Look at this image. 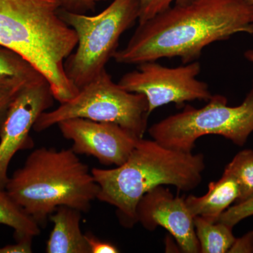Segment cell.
<instances>
[{
    "label": "cell",
    "mask_w": 253,
    "mask_h": 253,
    "mask_svg": "<svg viewBox=\"0 0 253 253\" xmlns=\"http://www.w3.org/2000/svg\"><path fill=\"white\" fill-rule=\"evenodd\" d=\"M240 33L253 35V7L245 0H192L174 4L139 23L116 63L139 65L179 58L183 64L197 61L203 50Z\"/></svg>",
    "instance_id": "obj_1"
},
{
    "label": "cell",
    "mask_w": 253,
    "mask_h": 253,
    "mask_svg": "<svg viewBox=\"0 0 253 253\" xmlns=\"http://www.w3.org/2000/svg\"><path fill=\"white\" fill-rule=\"evenodd\" d=\"M60 9L55 0H0V45L29 61L62 104L79 90L65 71V61L77 46V35Z\"/></svg>",
    "instance_id": "obj_2"
},
{
    "label": "cell",
    "mask_w": 253,
    "mask_h": 253,
    "mask_svg": "<svg viewBox=\"0 0 253 253\" xmlns=\"http://www.w3.org/2000/svg\"><path fill=\"white\" fill-rule=\"evenodd\" d=\"M205 168L204 154L168 149L142 138L121 166L91 171L99 186L97 199L114 206L121 224L132 228L137 223L138 203L148 191L164 185L184 191L196 189Z\"/></svg>",
    "instance_id": "obj_3"
},
{
    "label": "cell",
    "mask_w": 253,
    "mask_h": 253,
    "mask_svg": "<svg viewBox=\"0 0 253 253\" xmlns=\"http://www.w3.org/2000/svg\"><path fill=\"white\" fill-rule=\"evenodd\" d=\"M6 192L40 226L60 206L88 212L99 186L72 149H36L15 171Z\"/></svg>",
    "instance_id": "obj_4"
},
{
    "label": "cell",
    "mask_w": 253,
    "mask_h": 253,
    "mask_svg": "<svg viewBox=\"0 0 253 253\" xmlns=\"http://www.w3.org/2000/svg\"><path fill=\"white\" fill-rule=\"evenodd\" d=\"M139 12V0H113L94 16L60 9L63 21L77 35L76 51L65 61V71L78 90L106 69L120 38L138 21Z\"/></svg>",
    "instance_id": "obj_5"
},
{
    "label": "cell",
    "mask_w": 253,
    "mask_h": 253,
    "mask_svg": "<svg viewBox=\"0 0 253 253\" xmlns=\"http://www.w3.org/2000/svg\"><path fill=\"white\" fill-rule=\"evenodd\" d=\"M253 132V85L242 104L228 106L226 96L212 95L204 107L186 105L149 129L150 136L168 149L192 152L201 136L215 134L242 146Z\"/></svg>",
    "instance_id": "obj_6"
},
{
    "label": "cell",
    "mask_w": 253,
    "mask_h": 253,
    "mask_svg": "<svg viewBox=\"0 0 253 253\" xmlns=\"http://www.w3.org/2000/svg\"><path fill=\"white\" fill-rule=\"evenodd\" d=\"M149 105L142 94L129 92L114 83L106 69L81 88L74 98L42 113L33 129L46 130L71 118L111 123L143 138L148 126Z\"/></svg>",
    "instance_id": "obj_7"
},
{
    "label": "cell",
    "mask_w": 253,
    "mask_h": 253,
    "mask_svg": "<svg viewBox=\"0 0 253 253\" xmlns=\"http://www.w3.org/2000/svg\"><path fill=\"white\" fill-rule=\"evenodd\" d=\"M201 70L197 61L175 68L148 61L123 75L118 84L129 92L144 94L150 115L164 105L173 103L181 107L188 101L211 99L212 94L207 83L196 78Z\"/></svg>",
    "instance_id": "obj_8"
},
{
    "label": "cell",
    "mask_w": 253,
    "mask_h": 253,
    "mask_svg": "<svg viewBox=\"0 0 253 253\" xmlns=\"http://www.w3.org/2000/svg\"><path fill=\"white\" fill-rule=\"evenodd\" d=\"M54 99L45 78L23 86L15 97L0 132V189H5L9 180L8 168L15 154L34 146L30 132Z\"/></svg>",
    "instance_id": "obj_9"
},
{
    "label": "cell",
    "mask_w": 253,
    "mask_h": 253,
    "mask_svg": "<svg viewBox=\"0 0 253 253\" xmlns=\"http://www.w3.org/2000/svg\"><path fill=\"white\" fill-rule=\"evenodd\" d=\"M57 126L63 137L73 141L76 154L93 156L104 166H121L142 139L115 123L84 118H71Z\"/></svg>",
    "instance_id": "obj_10"
},
{
    "label": "cell",
    "mask_w": 253,
    "mask_h": 253,
    "mask_svg": "<svg viewBox=\"0 0 253 253\" xmlns=\"http://www.w3.org/2000/svg\"><path fill=\"white\" fill-rule=\"evenodd\" d=\"M136 219L147 230L154 231L158 226L165 228L182 252L200 253L194 217L186 206L185 199L174 196L168 188L158 186L148 191L138 203Z\"/></svg>",
    "instance_id": "obj_11"
},
{
    "label": "cell",
    "mask_w": 253,
    "mask_h": 253,
    "mask_svg": "<svg viewBox=\"0 0 253 253\" xmlns=\"http://www.w3.org/2000/svg\"><path fill=\"white\" fill-rule=\"evenodd\" d=\"M81 211L60 206L49 216L54 224L46 243L47 253H90L85 234L81 229Z\"/></svg>",
    "instance_id": "obj_12"
},
{
    "label": "cell",
    "mask_w": 253,
    "mask_h": 253,
    "mask_svg": "<svg viewBox=\"0 0 253 253\" xmlns=\"http://www.w3.org/2000/svg\"><path fill=\"white\" fill-rule=\"evenodd\" d=\"M240 194L239 184L235 178L223 173L220 179L210 183L204 196L197 197L190 195L186 198L185 202L194 217L200 216L215 223L233 203L237 202Z\"/></svg>",
    "instance_id": "obj_13"
},
{
    "label": "cell",
    "mask_w": 253,
    "mask_h": 253,
    "mask_svg": "<svg viewBox=\"0 0 253 253\" xmlns=\"http://www.w3.org/2000/svg\"><path fill=\"white\" fill-rule=\"evenodd\" d=\"M44 76L14 50L0 45V84L24 86Z\"/></svg>",
    "instance_id": "obj_14"
},
{
    "label": "cell",
    "mask_w": 253,
    "mask_h": 253,
    "mask_svg": "<svg viewBox=\"0 0 253 253\" xmlns=\"http://www.w3.org/2000/svg\"><path fill=\"white\" fill-rule=\"evenodd\" d=\"M194 222L200 253L229 252L236 240L233 234V228L220 221L211 222L200 216L194 217Z\"/></svg>",
    "instance_id": "obj_15"
},
{
    "label": "cell",
    "mask_w": 253,
    "mask_h": 253,
    "mask_svg": "<svg viewBox=\"0 0 253 253\" xmlns=\"http://www.w3.org/2000/svg\"><path fill=\"white\" fill-rule=\"evenodd\" d=\"M0 224L13 229L16 241L41 234L39 224L16 204L5 189H0Z\"/></svg>",
    "instance_id": "obj_16"
},
{
    "label": "cell",
    "mask_w": 253,
    "mask_h": 253,
    "mask_svg": "<svg viewBox=\"0 0 253 253\" xmlns=\"http://www.w3.org/2000/svg\"><path fill=\"white\" fill-rule=\"evenodd\" d=\"M224 173L234 176L240 186L238 202L245 201L253 195V151L243 150L226 165Z\"/></svg>",
    "instance_id": "obj_17"
},
{
    "label": "cell",
    "mask_w": 253,
    "mask_h": 253,
    "mask_svg": "<svg viewBox=\"0 0 253 253\" xmlns=\"http://www.w3.org/2000/svg\"><path fill=\"white\" fill-rule=\"evenodd\" d=\"M253 216V195L245 201L231 206L221 214L219 221L234 228L246 218Z\"/></svg>",
    "instance_id": "obj_18"
},
{
    "label": "cell",
    "mask_w": 253,
    "mask_h": 253,
    "mask_svg": "<svg viewBox=\"0 0 253 253\" xmlns=\"http://www.w3.org/2000/svg\"><path fill=\"white\" fill-rule=\"evenodd\" d=\"M192 0H139L138 22L142 23L174 4H185Z\"/></svg>",
    "instance_id": "obj_19"
},
{
    "label": "cell",
    "mask_w": 253,
    "mask_h": 253,
    "mask_svg": "<svg viewBox=\"0 0 253 253\" xmlns=\"http://www.w3.org/2000/svg\"><path fill=\"white\" fill-rule=\"evenodd\" d=\"M23 86L0 84V132L10 106Z\"/></svg>",
    "instance_id": "obj_20"
},
{
    "label": "cell",
    "mask_w": 253,
    "mask_h": 253,
    "mask_svg": "<svg viewBox=\"0 0 253 253\" xmlns=\"http://www.w3.org/2000/svg\"><path fill=\"white\" fill-rule=\"evenodd\" d=\"M59 4L60 8L71 12L84 14L86 11H92L96 5L106 0H55Z\"/></svg>",
    "instance_id": "obj_21"
},
{
    "label": "cell",
    "mask_w": 253,
    "mask_h": 253,
    "mask_svg": "<svg viewBox=\"0 0 253 253\" xmlns=\"http://www.w3.org/2000/svg\"><path fill=\"white\" fill-rule=\"evenodd\" d=\"M90 253H118L119 250L111 243L98 239L91 233L85 234Z\"/></svg>",
    "instance_id": "obj_22"
},
{
    "label": "cell",
    "mask_w": 253,
    "mask_h": 253,
    "mask_svg": "<svg viewBox=\"0 0 253 253\" xmlns=\"http://www.w3.org/2000/svg\"><path fill=\"white\" fill-rule=\"evenodd\" d=\"M230 253H253V231H250L239 239H236L229 252Z\"/></svg>",
    "instance_id": "obj_23"
},
{
    "label": "cell",
    "mask_w": 253,
    "mask_h": 253,
    "mask_svg": "<svg viewBox=\"0 0 253 253\" xmlns=\"http://www.w3.org/2000/svg\"><path fill=\"white\" fill-rule=\"evenodd\" d=\"M33 239H26L16 241V244L6 245L0 247V253H31Z\"/></svg>",
    "instance_id": "obj_24"
},
{
    "label": "cell",
    "mask_w": 253,
    "mask_h": 253,
    "mask_svg": "<svg viewBox=\"0 0 253 253\" xmlns=\"http://www.w3.org/2000/svg\"><path fill=\"white\" fill-rule=\"evenodd\" d=\"M245 57L249 61L253 63V49H250L246 51L244 54Z\"/></svg>",
    "instance_id": "obj_25"
},
{
    "label": "cell",
    "mask_w": 253,
    "mask_h": 253,
    "mask_svg": "<svg viewBox=\"0 0 253 253\" xmlns=\"http://www.w3.org/2000/svg\"><path fill=\"white\" fill-rule=\"evenodd\" d=\"M245 1H247L249 4H251V6L253 7V0H245Z\"/></svg>",
    "instance_id": "obj_26"
}]
</instances>
